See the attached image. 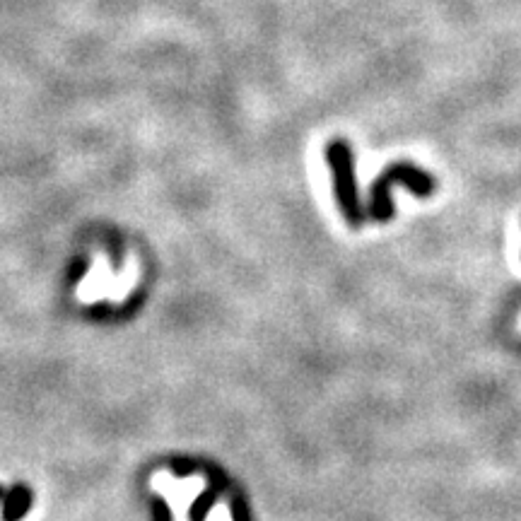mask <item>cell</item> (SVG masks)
Segmentation results:
<instances>
[{"label": "cell", "instance_id": "cell-1", "mask_svg": "<svg viewBox=\"0 0 521 521\" xmlns=\"http://www.w3.org/2000/svg\"><path fill=\"white\" fill-rule=\"evenodd\" d=\"M394 184H403L420 198H430L437 189V181L411 162H396V165L386 167L372 184L370 193V215L377 222H389L394 218V201H391Z\"/></svg>", "mask_w": 521, "mask_h": 521}, {"label": "cell", "instance_id": "cell-2", "mask_svg": "<svg viewBox=\"0 0 521 521\" xmlns=\"http://www.w3.org/2000/svg\"><path fill=\"white\" fill-rule=\"evenodd\" d=\"M326 162H329L333 172V186H336V198L338 206H341L345 220L350 225L357 227L365 220L362 213L360 196H357V179H355V155L350 143H345L343 138L331 140L326 145Z\"/></svg>", "mask_w": 521, "mask_h": 521}]
</instances>
